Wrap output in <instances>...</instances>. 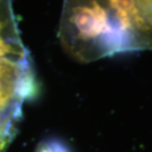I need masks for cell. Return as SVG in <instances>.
I'll use <instances>...</instances> for the list:
<instances>
[{
	"label": "cell",
	"instance_id": "3",
	"mask_svg": "<svg viewBox=\"0 0 152 152\" xmlns=\"http://www.w3.org/2000/svg\"><path fill=\"white\" fill-rule=\"evenodd\" d=\"M30 54L21 37L13 0H0V59H22Z\"/></svg>",
	"mask_w": 152,
	"mask_h": 152
},
{
	"label": "cell",
	"instance_id": "5",
	"mask_svg": "<svg viewBox=\"0 0 152 152\" xmlns=\"http://www.w3.org/2000/svg\"><path fill=\"white\" fill-rule=\"evenodd\" d=\"M17 130L0 131V152H6L9 145L16 137Z\"/></svg>",
	"mask_w": 152,
	"mask_h": 152
},
{
	"label": "cell",
	"instance_id": "1",
	"mask_svg": "<svg viewBox=\"0 0 152 152\" xmlns=\"http://www.w3.org/2000/svg\"><path fill=\"white\" fill-rule=\"evenodd\" d=\"M58 38L80 63L152 51V0H63Z\"/></svg>",
	"mask_w": 152,
	"mask_h": 152
},
{
	"label": "cell",
	"instance_id": "2",
	"mask_svg": "<svg viewBox=\"0 0 152 152\" xmlns=\"http://www.w3.org/2000/svg\"><path fill=\"white\" fill-rule=\"evenodd\" d=\"M37 89L31 54L22 59H0V118L21 121L23 104Z\"/></svg>",
	"mask_w": 152,
	"mask_h": 152
},
{
	"label": "cell",
	"instance_id": "6",
	"mask_svg": "<svg viewBox=\"0 0 152 152\" xmlns=\"http://www.w3.org/2000/svg\"><path fill=\"white\" fill-rule=\"evenodd\" d=\"M20 121L15 120H6L0 118V131H8V130H18V125Z\"/></svg>",
	"mask_w": 152,
	"mask_h": 152
},
{
	"label": "cell",
	"instance_id": "4",
	"mask_svg": "<svg viewBox=\"0 0 152 152\" xmlns=\"http://www.w3.org/2000/svg\"><path fill=\"white\" fill-rule=\"evenodd\" d=\"M35 152H70V150L61 140L56 138H48L39 142Z\"/></svg>",
	"mask_w": 152,
	"mask_h": 152
}]
</instances>
